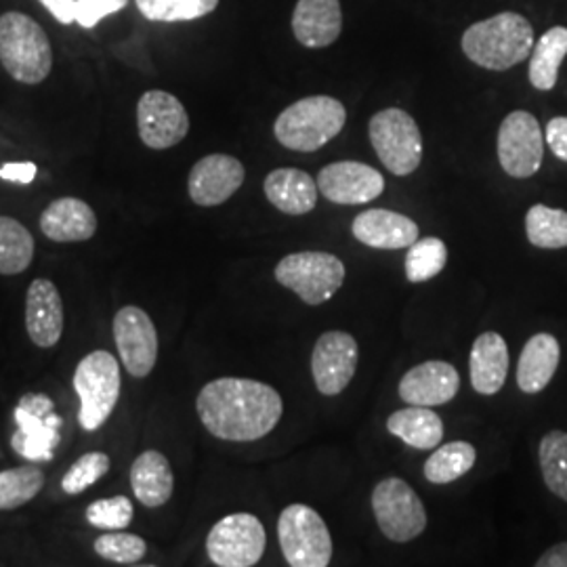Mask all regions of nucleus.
<instances>
[{"label":"nucleus","instance_id":"34","mask_svg":"<svg viewBox=\"0 0 567 567\" xmlns=\"http://www.w3.org/2000/svg\"><path fill=\"white\" fill-rule=\"evenodd\" d=\"M538 461L548 489L567 503V433L548 431L538 446Z\"/></svg>","mask_w":567,"mask_h":567},{"label":"nucleus","instance_id":"11","mask_svg":"<svg viewBox=\"0 0 567 567\" xmlns=\"http://www.w3.org/2000/svg\"><path fill=\"white\" fill-rule=\"evenodd\" d=\"M545 161L540 124L526 110H515L498 128V163L513 179L534 177Z\"/></svg>","mask_w":567,"mask_h":567},{"label":"nucleus","instance_id":"20","mask_svg":"<svg viewBox=\"0 0 567 567\" xmlns=\"http://www.w3.org/2000/svg\"><path fill=\"white\" fill-rule=\"evenodd\" d=\"M343 13L339 0H299L292 32L307 49H324L341 37Z\"/></svg>","mask_w":567,"mask_h":567},{"label":"nucleus","instance_id":"4","mask_svg":"<svg viewBox=\"0 0 567 567\" xmlns=\"http://www.w3.org/2000/svg\"><path fill=\"white\" fill-rule=\"evenodd\" d=\"M347 122L343 103L328 95H313L288 105L274 124V135L286 150L318 152L332 142Z\"/></svg>","mask_w":567,"mask_h":567},{"label":"nucleus","instance_id":"12","mask_svg":"<svg viewBox=\"0 0 567 567\" xmlns=\"http://www.w3.org/2000/svg\"><path fill=\"white\" fill-rule=\"evenodd\" d=\"M114 341L131 377L143 379L154 370L158 362V332L142 307L126 305L116 313Z\"/></svg>","mask_w":567,"mask_h":567},{"label":"nucleus","instance_id":"14","mask_svg":"<svg viewBox=\"0 0 567 567\" xmlns=\"http://www.w3.org/2000/svg\"><path fill=\"white\" fill-rule=\"evenodd\" d=\"M358 341L343 330L324 332L311 353V374L318 391L332 398L339 395L355 377Z\"/></svg>","mask_w":567,"mask_h":567},{"label":"nucleus","instance_id":"27","mask_svg":"<svg viewBox=\"0 0 567 567\" xmlns=\"http://www.w3.org/2000/svg\"><path fill=\"white\" fill-rule=\"evenodd\" d=\"M386 429L391 435L400 437L405 446L416 450H433L444 440V423L425 405H412L393 412L386 419Z\"/></svg>","mask_w":567,"mask_h":567},{"label":"nucleus","instance_id":"6","mask_svg":"<svg viewBox=\"0 0 567 567\" xmlns=\"http://www.w3.org/2000/svg\"><path fill=\"white\" fill-rule=\"evenodd\" d=\"M344 264L330 252H292L276 265V280L292 290L303 303L318 307L328 303L344 282Z\"/></svg>","mask_w":567,"mask_h":567},{"label":"nucleus","instance_id":"44","mask_svg":"<svg viewBox=\"0 0 567 567\" xmlns=\"http://www.w3.org/2000/svg\"><path fill=\"white\" fill-rule=\"evenodd\" d=\"M538 567H567V543H557L555 547L548 548L540 559L536 561Z\"/></svg>","mask_w":567,"mask_h":567},{"label":"nucleus","instance_id":"5","mask_svg":"<svg viewBox=\"0 0 567 567\" xmlns=\"http://www.w3.org/2000/svg\"><path fill=\"white\" fill-rule=\"evenodd\" d=\"M74 389L81 400L79 423L93 433L112 416L121 398V365L110 351H91L74 372Z\"/></svg>","mask_w":567,"mask_h":567},{"label":"nucleus","instance_id":"3","mask_svg":"<svg viewBox=\"0 0 567 567\" xmlns=\"http://www.w3.org/2000/svg\"><path fill=\"white\" fill-rule=\"evenodd\" d=\"M0 63L21 84H41L51 74L53 51L39 21L20 11L0 16Z\"/></svg>","mask_w":567,"mask_h":567},{"label":"nucleus","instance_id":"28","mask_svg":"<svg viewBox=\"0 0 567 567\" xmlns=\"http://www.w3.org/2000/svg\"><path fill=\"white\" fill-rule=\"evenodd\" d=\"M567 55V28L555 25L534 44L529 58V82L538 91L555 89L559 68Z\"/></svg>","mask_w":567,"mask_h":567},{"label":"nucleus","instance_id":"19","mask_svg":"<svg viewBox=\"0 0 567 567\" xmlns=\"http://www.w3.org/2000/svg\"><path fill=\"white\" fill-rule=\"evenodd\" d=\"M351 231L358 243L377 250H402L419 240V225L410 217L386 208H368L360 213Z\"/></svg>","mask_w":567,"mask_h":567},{"label":"nucleus","instance_id":"38","mask_svg":"<svg viewBox=\"0 0 567 567\" xmlns=\"http://www.w3.org/2000/svg\"><path fill=\"white\" fill-rule=\"evenodd\" d=\"M84 517H86L89 526L114 532V529H124L133 524L135 508H133L131 498L112 496V498H102V501L91 503L86 507Z\"/></svg>","mask_w":567,"mask_h":567},{"label":"nucleus","instance_id":"26","mask_svg":"<svg viewBox=\"0 0 567 567\" xmlns=\"http://www.w3.org/2000/svg\"><path fill=\"white\" fill-rule=\"evenodd\" d=\"M18 433L13 435V450L30 461H51L53 450L60 446L61 419L53 412L42 419L21 408H16Z\"/></svg>","mask_w":567,"mask_h":567},{"label":"nucleus","instance_id":"7","mask_svg":"<svg viewBox=\"0 0 567 567\" xmlns=\"http://www.w3.org/2000/svg\"><path fill=\"white\" fill-rule=\"evenodd\" d=\"M370 142L389 173L412 175L423 161V135L416 121L400 107H386L368 124Z\"/></svg>","mask_w":567,"mask_h":567},{"label":"nucleus","instance_id":"18","mask_svg":"<svg viewBox=\"0 0 567 567\" xmlns=\"http://www.w3.org/2000/svg\"><path fill=\"white\" fill-rule=\"evenodd\" d=\"M25 330L30 341L42 349H51L61 341L63 301L58 286L47 278H37L28 288Z\"/></svg>","mask_w":567,"mask_h":567},{"label":"nucleus","instance_id":"22","mask_svg":"<svg viewBox=\"0 0 567 567\" xmlns=\"http://www.w3.org/2000/svg\"><path fill=\"white\" fill-rule=\"evenodd\" d=\"M41 231L53 243H84L97 231V215L84 200L58 198L42 210Z\"/></svg>","mask_w":567,"mask_h":567},{"label":"nucleus","instance_id":"40","mask_svg":"<svg viewBox=\"0 0 567 567\" xmlns=\"http://www.w3.org/2000/svg\"><path fill=\"white\" fill-rule=\"evenodd\" d=\"M550 152L567 163V116H557L548 121L547 133H545Z\"/></svg>","mask_w":567,"mask_h":567},{"label":"nucleus","instance_id":"10","mask_svg":"<svg viewBox=\"0 0 567 567\" xmlns=\"http://www.w3.org/2000/svg\"><path fill=\"white\" fill-rule=\"evenodd\" d=\"M267 547V534L252 513H231L206 536L208 559L219 567L257 566Z\"/></svg>","mask_w":567,"mask_h":567},{"label":"nucleus","instance_id":"39","mask_svg":"<svg viewBox=\"0 0 567 567\" xmlns=\"http://www.w3.org/2000/svg\"><path fill=\"white\" fill-rule=\"evenodd\" d=\"M126 4H128V0H76V23L91 30L103 18L118 13Z\"/></svg>","mask_w":567,"mask_h":567},{"label":"nucleus","instance_id":"8","mask_svg":"<svg viewBox=\"0 0 567 567\" xmlns=\"http://www.w3.org/2000/svg\"><path fill=\"white\" fill-rule=\"evenodd\" d=\"M278 540L286 564L326 567L332 559V536L322 515L307 505L284 508L278 519Z\"/></svg>","mask_w":567,"mask_h":567},{"label":"nucleus","instance_id":"13","mask_svg":"<svg viewBox=\"0 0 567 567\" xmlns=\"http://www.w3.org/2000/svg\"><path fill=\"white\" fill-rule=\"evenodd\" d=\"M137 128L150 150H168L187 137L189 116L175 95L147 91L137 103Z\"/></svg>","mask_w":567,"mask_h":567},{"label":"nucleus","instance_id":"21","mask_svg":"<svg viewBox=\"0 0 567 567\" xmlns=\"http://www.w3.org/2000/svg\"><path fill=\"white\" fill-rule=\"evenodd\" d=\"M508 364L507 341L492 330L480 334L473 341L468 358L471 385L480 395H496L507 383Z\"/></svg>","mask_w":567,"mask_h":567},{"label":"nucleus","instance_id":"17","mask_svg":"<svg viewBox=\"0 0 567 567\" xmlns=\"http://www.w3.org/2000/svg\"><path fill=\"white\" fill-rule=\"evenodd\" d=\"M461 389V374L450 362L429 360L414 365L400 381V398L408 405L435 408L452 402Z\"/></svg>","mask_w":567,"mask_h":567},{"label":"nucleus","instance_id":"43","mask_svg":"<svg viewBox=\"0 0 567 567\" xmlns=\"http://www.w3.org/2000/svg\"><path fill=\"white\" fill-rule=\"evenodd\" d=\"M41 4L60 23L70 25L76 21V0H41Z\"/></svg>","mask_w":567,"mask_h":567},{"label":"nucleus","instance_id":"16","mask_svg":"<svg viewBox=\"0 0 567 567\" xmlns=\"http://www.w3.org/2000/svg\"><path fill=\"white\" fill-rule=\"evenodd\" d=\"M246 171L244 164L227 154H210L194 164L187 192L192 203L210 208L227 203L243 187Z\"/></svg>","mask_w":567,"mask_h":567},{"label":"nucleus","instance_id":"37","mask_svg":"<svg viewBox=\"0 0 567 567\" xmlns=\"http://www.w3.org/2000/svg\"><path fill=\"white\" fill-rule=\"evenodd\" d=\"M110 456L103 452H86L81 458L70 466L61 480V489L65 494H82L86 487L97 484L103 475L110 471Z\"/></svg>","mask_w":567,"mask_h":567},{"label":"nucleus","instance_id":"35","mask_svg":"<svg viewBox=\"0 0 567 567\" xmlns=\"http://www.w3.org/2000/svg\"><path fill=\"white\" fill-rule=\"evenodd\" d=\"M143 18L150 21H194L213 13L219 0H135Z\"/></svg>","mask_w":567,"mask_h":567},{"label":"nucleus","instance_id":"36","mask_svg":"<svg viewBox=\"0 0 567 567\" xmlns=\"http://www.w3.org/2000/svg\"><path fill=\"white\" fill-rule=\"evenodd\" d=\"M95 553L112 564H122V566H131V564H140L145 553H147V543L142 536L135 534H126L122 529H114L110 534H103L95 540Z\"/></svg>","mask_w":567,"mask_h":567},{"label":"nucleus","instance_id":"32","mask_svg":"<svg viewBox=\"0 0 567 567\" xmlns=\"http://www.w3.org/2000/svg\"><path fill=\"white\" fill-rule=\"evenodd\" d=\"M44 487L39 466L23 465L0 471V511H13L34 501Z\"/></svg>","mask_w":567,"mask_h":567},{"label":"nucleus","instance_id":"24","mask_svg":"<svg viewBox=\"0 0 567 567\" xmlns=\"http://www.w3.org/2000/svg\"><path fill=\"white\" fill-rule=\"evenodd\" d=\"M561 360V344L548 334L538 332L534 334L522 349L519 364H517V386L524 393H540L553 381Z\"/></svg>","mask_w":567,"mask_h":567},{"label":"nucleus","instance_id":"9","mask_svg":"<svg viewBox=\"0 0 567 567\" xmlns=\"http://www.w3.org/2000/svg\"><path fill=\"white\" fill-rule=\"evenodd\" d=\"M372 513L391 543L404 545L425 532V505L402 477H386L377 484L372 489Z\"/></svg>","mask_w":567,"mask_h":567},{"label":"nucleus","instance_id":"15","mask_svg":"<svg viewBox=\"0 0 567 567\" xmlns=\"http://www.w3.org/2000/svg\"><path fill=\"white\" fill-rule=\"evenodd\" d=\"M318 189L330 203L358 206L377 200L385 192V177L368 164L341 161L318 173Z\"/></svg>","mask_w":567,"mask_h":567},{"label":"nucleus","instance_id":"1","mask_svg":"<svg viewBox=\"0 0 567 567\" xmlns=\"http://www.w3.org/2000/svg\"><path fill=\"white\" fill-rule=\"evenodd\" d=\"M196 410L210 435L224 442H257L280 423L284 402L261 381L224 377L203 386Z\"/></svg>","mask_w":567,"mask_h":567},{"label":"nucleus","instance_id":"29","mask_svg":"<svg viewBox=\"0 0 567 567\" xmlns=\"http://www.w3.org/2000/svg\"><path fill=\"white\" fill-rule=\"evenodd\" d=\"M477 450L468 442H450L444 446L435 447V452L426 458L423 475L426 482L435 486H446L461 477L475 466Z\"/></svg>","mask_w":567,"mask_h":567},{"label":"nucleus","instance_id":"23","mask_svg":"<svg viewBox=\"0 0 567 567\" xmlns=\"http://www.w3.org/2000/svg\"><path fill=\"white\" fill-rule=\"evenodd\" d=\"M265 196L284 215L301 217L318 204V182L299 168H276L264 183Z\"/></svg>","mask_w":567,"mask_h":567},{"label":"nucleus","instance_id":"31","mask_svg":"<svg viewBox=\"0 0 567 567\" xmlns=\"http://www.w3.org/2000/svg\"><path fill=\"white\" fill-rule=\"evenodd\" d=\"M526 236L543 250L567 248V213L545 204H534L526 215Z\"/></svg>","mask_w":567,"mask_h":567},{"label":"nucleus","instance_id":"33","mask_svg":"<svg viewBox=\"0 0 567 567\" xmlns=\"http://www.w3.org/2000/svg\"><path fill=\"white\" fill-rule=\"evenodd\" d=\"M447 264V246L440 238H419L405 252V278L408 282L423 284L444 271Z\"/></svg>","mask_w":567,"mask_h":567},{"label":"nucleus","instance_id":"2","mask_svg":"<svg viewBox=\"0 0 567 567\" xmlns=\"http://www.w3.org/2000/svg\"><path fill=\"white\" fill-rule=\"evenodd\" d=\"M461 44L466 58L480 68L505 72L529 58L534 28L524 16L505 11L466 28Z\"/></svg>","mask_w":567,"mask_h":567},{"label":"nucleus","instance_id":"41","mask_svg":"<svg viewBox=\"0 0 567 567\" xmlns=\"http://www.w3.org/2000/svg\"><path fill=\"white\" fill-rule=\"evenodd\" d=\"M37 164L34 163H7L0 166V179L9 183L30 185L37 179Z\"/></svg>","mask_w":567,"mask_h":567},{"label":"nucleus","instance_id":"42","mask_svg":"<svg viewBox=\"0 0 567 567\" xmlns=\"http://www.w3.org/2000/svg\"><path fill=\"white\" fill-rule=\"evenodd\" d=\"M18 408L34 414V416H42V419H47V416H51L55 412L53 400L49 395H42V393H28V395H23Z\"/></svg>","mask_w":567,"mask_h":567},{"label":"nucleus","instance_id":"25","mask_svg":"<svg viewBox=\"0 0 567 567\" xmlns=\"http://www.w3.org/2000/svg\"><path fill=\"white\" fill-rule=\"evenodd\" d=\"M131 486L143 507L161 508L171 501L175 477L168 458L158 450H147L131 466Z\"/></svg>","mask_w":567,"mask_h":567},{"label":"nucleus","instance_id":"30","mask_svg":"<svg viewBox=\"0 0 567 567\" xmlns=\"http://www.w3.org/2000/svg\"><path fill=\"white\" fill-rule=\"evenodd\" d=\"M34 259L32 234L11 217H0V276L23 274Z\"/></svg>","mask_w":567,"mask_h":567}]
</instances>
